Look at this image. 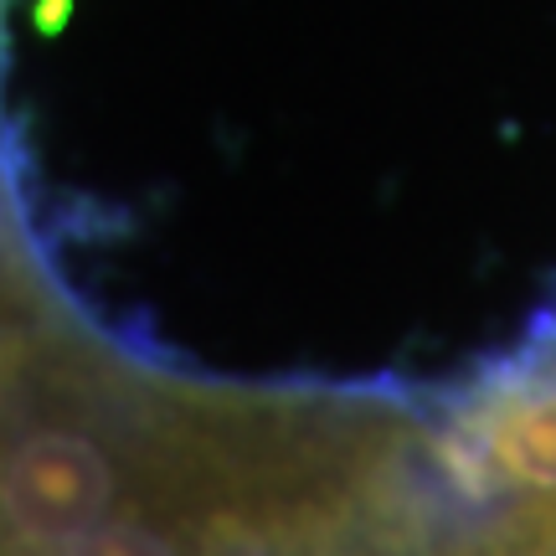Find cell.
Here are the masks:
<instances>
[{"mask_svg": "<svg viewBox=\"0 0 556 556\" xmlns=\"http://www.w3.org/2000/svg\"><path fill=\"white\" fill-rule=\"evenodd\" d=\"M438 448L479 500L500 490H556V371L479 397L438 433Z\"/></svg>", "mask_w": 556, "mask_h": 556, "instance_id": "obj_1", "label": "cell"}, {"mask_svg": "<svg viewBox=\"0 0 556 556\" xmlns=\"http://www.w3.org/2000/svg\"><path fill=\"white\" fill-rule=\"evenodd\" d=\"M469 556H556V490H546V500L484 520Z\"/></svg>", "mask_w": 556, "mask_h": 556, "instance_id": "obj_2", "label": "cell"}]
</instances>
